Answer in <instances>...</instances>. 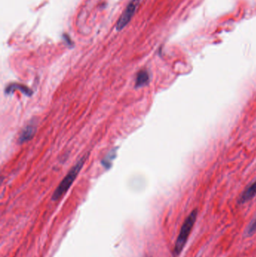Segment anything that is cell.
Returning a JSON list of instances; mask_svg holds the SVG:
<instances>
[{"mask_svg":"<svg viewBox=\"0 0 256 257\" xmlns=\"http://www.w3.org/2000/svg\"><path fill=\"white\" fill-rule=\"evenodd\" d=\"M197 217H198V211L197 209H194L183 222L178 236L176 240L175 244H174V250L172 252L173 256H178L183 251V248L187 242L189 235L193 229L194 225L196 222Z\"/></svg>","mask_w":256,"mask_h":257,"instance_id":"cell-1","label":"cell"},{"mask_svg":"<svg viewBox=\"0 0 256 257\" xmlns=\"http://www.w3.org/2000/svg\"><path fill=\"white\" fill-rule=\"evenodd\" d=\"M87 157L85 156V157H82L78 161V163H77V164L71 169L70 172L68 173V175L65 177L64 179L62 181L60 185L57 187V188L54 191L52 196L53 201L59 200L69 190V189L70 188L71 186L75 181V178L78 176L80 171L81 170L83 166H84V162H85Z\"/></svg>","mask_w":256,"mask_h":257,"instance_id":"cell-2","label":"cell"},{"mask_svg":"<svg viewBox=\"0 0 256 257\" xmlns=\"http://www.w3.org/2000/svg\"><path fill=\"white\" fill-rule=\"evenodd\" d=\"M140 2H141V0H132V2L128 5L126 10L123 12L122 16L120 17L119 21H117V26H116L117 30L120 31V30H123L129 24V21L133 17L134 14L135 13V11L139 6Z\"/></svg>","mask_w":256,"mask_h":257,"instance_id":"cell-3","label":"cell"},{"mask_svg":"<svg viewBox=\"0 0 256 257\" xmlns=\"http://www.w3.org/2000/svg\"><path fill=\"white\" fill-rule=\"evenodd\" d=\"M256 196V180L251 184L240 195L238 199L239 204H245L252 200Z\"/></svg>","mask_w":256,"mask_h":257,"instance_id":"cell-4","label":"cell"},{"mask_svg":"<svg viewBox=\"0 0 256 257\" xmlns=\"http://www.w3.org/2000/svg\"><path fill=\"white\" fill-rule=\"evenodd\" d=\"M36 131V123H30L23 130L22 133L20 135L19 142L21 143L30 140L34 136Z\"/></svg>","mask_w":256,"mask_h":257,"instance_id":"cell-5","label":"cell"},{"mask_svg":"<svg viewBox=\"0 0 256 257\" xmlns=\"http://www.w3.org/2000/svg\"><path fill=\"white\" fill-rule=\"evenodd\" d=\"M149 80H150V76H149L148 72L146 70L140 71L137 75L136 80H135V87H141L146 85L149 82Z\"/></svg>","mask_w":256,"mask_h":257,"instance_id":"cell-6","label":"cell"},{"mask_svg":"<svg viewBox=\"0 0 256 257\" xmlns=\"http://www.w3.org/2000/svg\"><path fill=\"white\" fill-rule=\"evenodd\" d=\"M14 89H20V90H22L23 93H25L27 96H30L32 93V91L30 89L24 87V86L20 85V84H12V85L8 87L6 92L7 93H11V92L13 91Z\"/></svg>","mask_w":256,"mask_h":257,"instance_id":"cell-7","label":"cell"},{"mask_svg":"<svg viewBox=\"0 0 256 257\" xmlns=\"http://www.w3.org/2000/svg\"><path fill=\"white\" fill-rule=\"evenodd\" d=\"M115 154L116 150H114L112 152L109 153V154L107 155V157L104 159L103 161H102L104 166H106L107 168H108V166H111V161L114 160V155H115Z\"/></svg>","mask_w":256,"mask_h":257,"instance_id":"cell-8","label":"cell"},{"mask_svg":"<svg viewBox=\"0 0 256 257\" xmlns=\"http://www.w3.org/2000/svg\"><path fill=\"white\" fill-rule=\"evenodd\" d=\"M255 232H256V219L249 225L247 231H246V234L247 235H252Z\"/></svg>","mask_w":256,"mask_h":257,"instance_id":"cell-9","label":"cell"}]
</instances>
